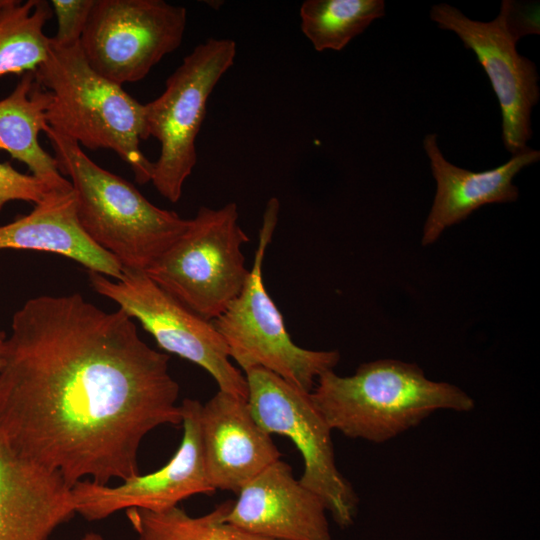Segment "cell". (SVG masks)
Listing matches in <instances>:
<instances>
[{"label":"cell","instance_id":"6da1fadb","mask_svg":"<svg viewBox=\"0 0 540 540\" xmlns=\"http://www.w3.org/2000/svg\"><path fill=\"white\" fill-rule=\"evenodd\" d=\"M169 356L124 311L81 294L28 299L12 317L0 370V431L72 487L138 475L144 437L179 425Z\"/></svg>","mask_w":540,"mask_h":540},{"label":"cell","instance_id":"7a4b0ae2","mask_svg":"<svg viewBox=\"0 0 540 540\" xmlns=\"http://www.w3.org/2000/svg\"><path fill=\"white\" fill-rule=\"evenodd\" d=\"M310 396L332 430L373 443L396 438L436 411L475 407L460 387L430 380L417 364L396 359L363 363L350 376L327 371Z\"/></svg>","mask_w":540,"mask_h":540},{"label":"cell","instance_id":"3957f363","mask_svg":"<svg viewBox=\"0 0 540 540\" xmlns=\"http://www.w3.org/2000/svg\"><path fill=\"white\" fill-rule=\"evenodd\" d=\"M44 132L61 174L70 178L82 230L123 269L145 272L186 231L189 219L152 204L75 140L50 126Z\"/></svg>","mask_w":540,"mask_h":540},{"label":"cell","instance_id":"277c9868","mask_svg":"<svg viewBox=\"0 0 540 540\" xmlns=\"http://www.w3.org/2000/svg\"><path fill=\"white\" fill-rule=\"evenodd\" d=\"M34 73L52 95L47 110L50 127L80 146L114 151L138 183L151 181L154 164L140 148V142L149 138L145 105L95 72L80 42L59 46L50 40L49 54Z\"/></svg>","mask_w":540,"mask_h":540},{"label":"cell","instance_id":"5b68a950","mask_svg":"<svg viewBox=\"0 0 540 540\" xmlns=\"http://www.w3.org/2000/svg\"><path fill=\"white\" fill-rule=\"evenodd\" d=\"M279 210V200L270 198L263 213L248 280L241 293L212 322L225 342L230 359L244 373L262 368L310 393L320 375L334 370L340 353L296 345L265 288L263 261L278 223Z\"/></svg>","mask_w":540,"mask_h":540},{"label":"cell","instance_id":"8992f818","mask_svg":"<svg viewBox=\"0 0 540 540\" xmlns=\"http://www.w3.org/2000/svg\"><path fill=\"white\" fill-rule=\"evenodd\" d=\"M249 241L238 206H202L186 231L146 271L158 286L199 316L213 321L241 293L250 269L242 247Z\"/></svg>","mask_w":540,"mask_h":540},{"label":"cell","instance_id":"52a82bcc","mask_svg":"<svg viewBox=\"0 0 540 540\" xmlns=\"http://www.w3.org/2000/svg\"><path fill=\"white\" fill-rule=\"evenodd\" d=\"M229 38H208L198 44L168 77L165 89L144 104L148 137L160 143L151 182L165 199L176 203L197 163L196 138L208 99L236 57Z\"/></svg>","mask_w":540,"mask_h":540},{"label":"cell","instance_id":"ba28073f","mask_svg":"<svg viewBox=\"0 0 540 540\" xmlns=\"http://www.w3.org/2000/svg\"><path fill=\"white\" fill-rule=\"evenodd\" d=\"M430 17L474 52L500 104L505 148L513 155L524 150L532 136L531 112L540 90L536 65L518 53L516 43L523 36L539 34L538 10L503 0L498 16L482 22L441 3L432 6Z\"/></svg>","mask_w":540,"mask_h":540},{"label":"cell","instance_id":"9c48e42d","mask_svg":"<svg viewBox=\"0 0 540 540\" xmlns=\"http://www.w3.org/2000/svg\"><path fill=\"white\" fill-rule=\"evenodd\" d=\"M247 402L253 417L268 434L289 438L303 459L302 485L324 502L333 520L347 528L354 522L358 496L336 465L329 427L310 393L262 369L244 373Z\"/></svg>","mask_w":540,"mask_h":540},{"label":"cell","instance_id":"30bf717a","mask_svg":"<svg viewBox=\"0 0 540 540\" xmlns=\"http://www.w3.org/2000/svg\"><path fill=\"white\" fill-rule=\"evenodd\" d=\"M88 275L92 288L138 320L162 350L206 370L219 390L247 399L246 377L231 363L212 321L187 308L145 272L123 269L115 280L94 271Z\"/></svg>","mask_w":540,"mask_h":540},{"label":"cell","instance_id":"8fae6325","mask_svg":"<svg viewBox=\"0 0 540 540\" xmlns=\"http://www.w3.org/2000/svg\"><path fill=\"white\" fill-rule=\"evenodd\" d=\"M186 23V9L163 0H95L80 47L95 72L122 86L174 52Z\"/></svg>","mask_w":540,"mask_h":540},{"label":"cell","instance_id":"7c38bea8","mask_svg":"<svg viewBox=\"0 0 540 540\" xmlns=\"http://www.w3.org/2000/svg\"><path fill=\"white\" fill-rule=\"evenodd\" d=\"M195 399L182 401L183 436L173 457L160 469L130 477L120 485L109 486L81 480L71 487L75 513L88 521L102 520L120 510L140 508L162 511L197 494L211 495L202 449L200 409Z\"/></svg>","mask_w":540,"mask_h":540},{"label":"cell","instance_id":"4fadbf2b","mask_svg":"<svg viewBox=\"0 0 540 540\" xmlns=\"http://www.w3.org/2000/svg\"><path fill=\"white\" fill-rule=\"evenodd\" d=\"M327 512L323 500L279 459L238 491L226 520L272 540H331Z\"/></svg>","mask_w":540,"mask_h":540},{"label":"cell","instance_id":"5bb4252c","mask_svg":"<svg viewBox=\"0 0 540 540\" xmlns=\"http://www.w3.org/2000/svg\"><path fill=\"white\" fill-rule=\"evenodd\" d=\"M207 475L217 490L238 491L281 458L271 435L257 423L247 399L219 390L200 409Z\"/></svg>","mask_w":540,"mask_h":540},{"label":"cell","instance_id":"9a60e30c","mask_svg":"<svg viewBox=\"0 0 540 540\" xmlns=\"http://www.w3.org/2000/svg\"><path fill=\"white\" fill-rule=\"evenodd\" d=\"M75 514L65 480L19 454L0 431V540H48Z\"/></svg>","mask_w":540,"mask_h":540},{"label":"cell","instance_id":"2e32d148","mask_svg":"<svg viewBox=\"0 0 540 540\" xmlns=\"http://www.w3.org/2000/svg\"><path fill=\"white\" fill-rule=\"evenodd\" d=\"M423 147L436 181L435 197L423 227V246L433 244L447 228L485 205L516 201L519 189L514 177L540 159L539 150L526 147L497 168L474 172L447 161L435 133L424 137Z\"/></svg>","mask_w":540,"mask_h":540},{"label":"cell","instance_id":"e0dca14e","mask_svg":"<svg viewBox=\"0 0 540 540\" xmlns=\"http://www.w3.org/2000/svg\"><path fill=\"white\" fill-rule=\"evenodd\" d=\"M0 249L55 253L109 278L119 279L122 266L82 230L73 188L50 191L25 216L0 226Z\"/></svg>","mask_w":540,"mask_h":540},{"label":"cell","instance_id":"ac0fdd59","mask_svg":"<svg viewBox=\"0 0 540 540\" xmlns=\"http://www.w3.org/2000/svg\"><path fill=\"white\" fill-rule=\"evenodd\" d=\"M51 101V93L34 71L24 73L14 90L0 100V150L24 163L51 190L67 191L72 189L70 181L61 174L55 157L39 143V133L49 126Z\"/></svg>","mask_w":540,"mask_h":540},{"label":"cell","instance_id":"d6986e66","mask_svg":"<svg viewBox=\"0 0 540 540\" xmlns=\"http://www.w3.org/2000/svg\"><path fill=\"white\" fill-rule=\"evenodd\" d=\"M52 14L41 0H11L0 11V78L35 71L46 60L51 37L44 26Z\"/></svg>","mask_w":540,"mask_h":540},{"label":"cell","instance_id":"ffe728a7","mask_svg":"<svg viewBox=\"0 0 540 540\" xmlns=\"http://www.w3.org/2000/svg\"><path fill=\"white\" fill-rule=\"evenodd\" d=\"M232 500L202 516H191L179 506L162 511L125 510L137 540H272L244 531L226 520Z\"/></svg>","mask_w":540,"mask_h":540},{"label":"cell","instance_id":"44dd1931","mask_svg":"<svg viewBox=\"0 0 540 540\" xmlns=\"http://www.w3.org/2000/svg\"><path fill=\"white\" fill-rule=\"evenodd\" d=\"M301 31L318 52L340 51L374 20L385 15L383 0H306Z\"/></svg>","mask_w":540,"mask_h":540},{"label":"cell","instance_id":"7402d4cb","mask_svg":"<svg viewBox=\"0 0 540 540\" xmlns=\"http://www.w3.org/2000/svg\"><path fill=\"white\" fill-rule=\"evenodd\" d=\"M95 0H52L51 8L57 18V31L51 41L59 46L80 42Z\"/></svg>","mask_w":540,"mask_h":540},{"label":"cell","instance_id":"603a6c76","mask_svg":"<svg viewBox=\"0 0 540 540\" xmlns=\"http://www.w3.org/2000/svg\"><path fill=\"white\" fill-rule=\"evenodd\" d=\"M51 190L44 182L0 162V211L11 201L39 203Z\"/></svg>","mask_w":540,"mask_h":540},{"label":"cell","instance_id":"cb8c5ba5","mask_svg":"<svg viewBox=\"0 0 540 540\" xmlns=\"http://www.w3.org/2000/svg\"><path fill=\"white\" fill-rule=\"evenodd\" d=\"M6 337H7V335L5 334V332H3L0 329V370H1L2 365H3L4 345H5Z\"/></svg>","mask_w":540,"mask_h":540},{"label":"cell","instance_id":"d4e9b609","mask_svg":"<svg viewBox=\"0 0 540 540\" xmlns=\"http://www.w3.org/2000/svg\"><path fill=\"white\" fill-rule=\"evenodd\" d=\"M81 540H106L103 536L95 532H89Z\"/></svg>","mask_w":540,"mask_h":540},{"label":"cell","instance_id":"484cf974","mask_svg":"<svg viewBox=\"0 0 540 540\" xmlns=\"http://www.w3.org/2000/svg\"><path fill=\"white\" fill-rule=\"evenodd\" d=\"M10 2L11 0H0V11L4 9Z\"/></svg>","mask_w":540,"mask_h":540}]
</instances>
